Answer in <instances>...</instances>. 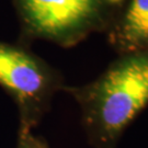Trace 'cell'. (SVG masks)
<instances>
[{
    "label": "cell",
    "instance_id": "5",
    "mask_svg": "<svg viewBox=\"0 0 148 148\" xmlns=\"http://www.w3.org/2000/svg\"><path fill=\"white\" fill-rule=\"evenodd\" d=\"M16 148H49L42 137L33 134V131H19Z\"/></svg>",
    "mask_w": 148,
    "mask_h": 148
},
{
    "label": "cell",
    "instance_id": "3",
    "mask_svg": "<svg viewBox=\"0 0 148 148\" xmlns=\"http://www.w3.org/2000/svg\"><path fill=\"white\" fill-rule=\"evenodd\" d=\"M0 86L18 108L19 131H33L65 81L59 70L25 46L0 41Z\"/></svg>",
    "mask_w": 148,
    "mask_h": 148
},
{
    "label": "cell",
    "instance_id": "1",
    "mask_svg": "<svg viewBox=\"0 0 148 148\" xmlns=\"http://www.w3.org/2000/svg\"><path fill=\"white\" fill-rule=\"evenodd\" d=\"M81 112L93 148H116L125 130L148 106V51L120 54L95 80L65 86Z\"/></svg>",
    "mask_w": 148,
    "mask_h": 148
},
{
    "label": "cell",
    "instance_id": "4",
    "mask_svg": "<svg viewBox=\"0 0 148 148\" xmlns=\"http://www.w3.org/2000/svg\"><path fill=\"white\" fill-rule=\"evenodd\" d=\"M104 34L117 55L148 51V0H124Z\"/></svg>",
    "mask_w": 148,
    "mask_h": 148
},
{
    "label": "cell",
    "instance_id": "2",
    "mask_svg": "<svg viewBox=\"0 0 148 148\" xmlns=\"http://www.w3.org/2000/svg\"><path fill=\"white\" fill-rule=\"evenodd\" d=\"M24 40L73 47L106 33L124 0H12Z\"/></svg>",
    "mask_w": 148,
    "mask_h": 148
}]
</instances>
